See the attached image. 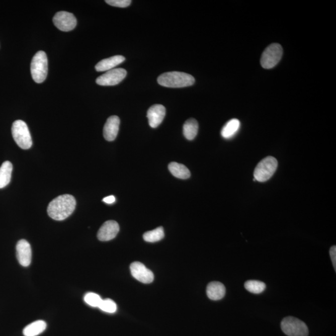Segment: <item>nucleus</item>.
<instances>
[{
  "label": "nucleus",
  "mask_w": 336,
  "mask_h": 336,
  "mask_svg": "<svg viewBox=\"0 0 336 336\" xmlns=\"http://www.w3.org/2000/svg\"><path fill=\"white\" fill-rule=\"evenodd\" d=\"M75 206L74 197L70 194H64L53 199L49 203L47 211L52 219L63 220L73 213Z\"/></svg>",
  "instance_id": "nucleus-1"
},
{
  "label": "nucleus",
  "mask_w": 336,
  "mask_h": 336,
  "mask_svg": "<svg viewBox=\"0 0 336 336\" xmlns=\"http://www.w3.org/2000/svg\"><path fill=\"white\" fill-rule=\"evenodd\" d=\"M161 86L170 88H181L193 86L195 82L193 76L185 72H169L162 73L157 78Z\"/></svg>",
  "instance_id": "nucleus-2"
},
{
  "label": "nucleus",
  "mask_w": 336,
  "mask_h": 336,
  "mask_svg": "<svg viewBox=\"0 0 336 336\" xmlns=\"http://www.w3.org/2000/svg\"><path fill=\"white\" fill-rule=\"evenodd\" d=\"M48 71V57L44 51H39L33 57L31 64V72L33 79L40 83L46 80Z\"/></svg>",
  "instance_id": "nucleus-3"
},
{
  "label": "nucleus",
  "mask_w": 336,
  "mask_h": 336,
  "mask_svg": "<svg viewBox=\"0 0 336 336\" xmlns=\"http://www.w3.org/2000/svg\"><path fill=\"white\" fill-rule=\"evenodd\" d=\"M278 161L275 157L268 156L262 159L255 169L254 179L264 183L270 179L277 169Z\"/></svg>",
  "instance_id": "nucleus-4"
},
{
  "label": "nucleus",
  "mask_w": 336,
  "mask_h": 336,
  "mask_svg": "<svg viewBox=\"0 0 336 336\" xmlns=\"http://www.w3.org/2000/svg\"><path fill=\"white\" fill-rule=\"evenodd\" d=\"M13 138L18 146L23 149H30L33 141L27 125L22 120H17L13 123L12 128Z\"/></svg>",
  "instance_id": "nucleus-5"
},
{
  "label": "nucleus",
  "mask_w": 336,
  "mask_h": 336,
  "mask_svg": "<svg viewBox=\"0 0 336 336\" xmlns=\"http://www.w3.org/2000/svg\"><path fill=\"white\" fill-rule=\"evenodd\" d=\"M283 332L288 336H308V327L303 321L296 317L288 316L281 323Z\"/></svg>",
  "instance_id": "nucleus-6"
},
{
  "label": "nucleus",
  "mask_w": 336,
  "mask_h": 336,
  "mask_svg": "<svg viewBox=\"0 0 336 336\" xmlns=\"http://www.w3.org/2000/svg\"><path fill=\"white\" fill-rule=\"evenodd\" d=\"M283 56V49L279 44L274 43L265 50L261 57V65L264 69H272L276 66Z\"/></svg>",
  "instance_id": "nucleus-7"
},
{
  "label": "nucleus",
  "mask_w": 336,
  "mask_h": 336,
  "mask_svg": "<svg viewBox=\"0 0 336 336\" xmlns=\"http://www.w3.org/2000/svg\"><path fill=\"white\" fill-rule=\"evenodd\" d=\"M127 74V70L122 68L112 69L97 78L96 83L102 86L117 85L124 79Z\"/></svg>",
  "instance_id": "nucleus-8"
},
{
  "label": "nucleus",
  "mask_w": 336,
  "mask_h": 336,
  "mask_svg": "<svg viewBox=\"0 0 336 336\" xmlns=\"http://www.w3.org/2000/svg\"><path fill=\"white\" fill-rule=\"evenodd\" d=\"M55 26L60 31L67 32L72 31L77 25V20L72 13L66 12H59L53 18Z\"/></svg>",
  "instance_id": "nucleus-9"
},
{
  "label": "nucleus",
  "mask_w": 336,
  "mask_h": 336,
  "mask_svg": "<svg viewBox=\"0 0 336 336\" xmlns=\"http://www.w3.org/2000/svg\"><path fill=\"white\" fill-rule=\"evenodd\" d=\"M130 271L132 276L139 282L144 284H148L153 282V273L140 262H133L131 264Z\"/></svg>",
  "instance_id": "nucleus-10"
},
{
  "label": "nucleus",
  "mask_w": 336,
  "mask_h": 336,
  "mask_svg": "<svg viewBox=\"0 0 336 336\" xmlns=\"http://www.w3.org/2000/svg\"><path fill=\"white\" fill-rule=\"evenodd\" d=\"M119 230V225L116 221L109 220L100 228L97 233V237L99 240L102 241L111 240L116 237Z\"/></svg>",
  "instance_id": "nucleus-11"
},
{
  "label": "nucleus",
  "mask_w": 336,
  "mask_h": 336,
  "mask_svg": "<svg viewBox=\"0 0 336 336\" xmlns=\"http://www.w3.org/2000/svg\"><path fill=\"white\" fill-rule=\"evenodd\" d=\"M17 257L18 262L23 267H27L31 264L32 250L30 243L26 240H20L17 245Z\"/></svg>",
  "instance_id": "nucleus-12"
},
{
  "label": "nucleus",
  "mask_w": 336,
  "mask_h": 336,
  "mask_svg": "<svg viewBox=\"0 0 336 336\" xmlns=\"http://www.w3.org/2000/svg\"><path fill=\"white\" fill-rule=\"evenodd\" d=\"M166 115V109L162 105L156 104L151 106L147 112L149 126L156 128L161 124Z\"/></svg>",
  "instance_id": "nucleus-13"
},
{
  "label": "nucleus",
  "mask_w": 336,
  "mask_h": 336,
  "mask_svg": "<svg viewBox=\"0 0 336 336\" xmlns=\"http://www.w3.org/2000/svg\"><path fill=\"white\" fill-rule=\"evenodd\" d=\"M120 123L119 117L115 115L107 119L104 128V136L107 141H112L117 138L119 131Z\"/></svg>",
  "instance_id": "nucleus-14"
},
{
  "label": "nucleus",
  "mask_w": 336,
  "mask_h": 336,
  "mask_svg": "<svg viewBox=\"0 0 336 336\" xmlns=\"http://www.w3.org/2000/svg\"><path fill=\"white\" fill-rule=\"evenodd\" d=\"M125 60V57L122 56H115L109 58L102 60L97 63L96 65V70L97 72L109 71L114 69L118 65L122 64Z\"/></svg>",
  "instance_id": "nucleus-15"
},
{
  "label": "nucleus",
  "mask_w": 336,
  "mask_h": 336,
  "mask_svg": "<svg viewBox=\"0 0 336 336\" xmlns=\"http://www.w3.org/2000/svg\"><path fill=\"white\" fill-rule=\"evenodd\" d=\"M207 295L210 300L217 301L221 300L225 295V287L222 283L213 282L207 287Z\"/></svg>",
  "instance_id": "nucleus-16"
},
{
  "label": "nucleus",
  "mask_w": 336,
  "mask_h": 336,
  "mask_svg": "<svg viewBox=\"0 0 336 336\" xmlns=\"http://www.w3.org/2000/svg\"><path fill=\"white\" fill-rule=\"evenodd\" d=\"M168 168L171 173L179 179L186 180L191 177L190 171L184 164L172 162L169 164Z\"/></svg>",
  "instance_id": "nucleus-17"
},
{
  "label": "nucleus",
  "mask_w": 336,
  "mask_h": 336,
  "mask_svg": "<svg viewBox=\"0 0 336 336\" xmlns=\"http://www.w3.org/2000/svg\"><path fill=\"white\" fill-rule=\"evenodd\" d=\"M13 165L11 162L5 161L0 167V189L6 187L11 181Z\"/></svg>",
  "instance_id": "nucleus-18"
},
{
  "label": "nucleus",
  "mask_w": 336,
  "mask_h": 336,
  "mask_svg": "<svg viewBox=\"0 0 336 336\" xmlns=\"http://www.w3.org/2000/svg\"><path fill=\"white\" fill-rule=\"evenodd\" d=\"M46 322L42 320H39L32 322L25 327L23 329V334L25 336H36L41 334L46 329Z\"/></svg>",
  "instance_id": "nucleus-19"
},
{
  "label": "nucleus",
  "mask_w": 336,
  "mask_h": 336,
  "mask_svg": "<svg viewBox=\"0 0 336 336\" xmlns=\"http://www.w3.org/2000/svg\"><path fill=\"white\" fill-rule=\"evenodd\" d=\"M199 125L195 119H190L186 121L183 126V134L188 140H193L198 135Z\"/></svg>",
  "instance_id": "nucleus-20"
},
{
  "label": "nucleus",
  "mask_w": 336,
  "mask_h": 336,
  "mask_svg": "<svg viewBox=\"0 0 336 336\" xmlns=\"http://www.w3.org/2000/svg\"><path fill=\"white\" fill-rule=\"evenodd\" d=\"M240 127V121L233 119L228 121L224 126L221 131V135L224 138H230L234 136L239 130Z\"/></svg>",
  "instance_id": "nucleus-21"
},
{
  "label": "nucleus",
  "mask_w": 336,
  "mask_h": 336,
  "mask_svg": "<svg viewBox=\"0 0 336 336\" xmlns=\"http://www.w3.org/2000/svg\"><path fill=\"white\" fill-rule=\"evenodd\" d=\"M164 237V232L163 228L159 227L155 229L148 231L144 233V240L147 242H156V241H160Z\"/></svg>",
  "instance_id": "nucleus-22"
},
{
  "label": "nucleus",
  "mask_w": 336,
  "mask_h": 336,
  "mask_svg": "<svg viewBox=\"0 0 336 336\" xmlns=\"http://www.w3.org/2000/svg\"><path fill=\"white\" fill-rule=\"evenodd\" d=\"M246 290L254 294H260L264 292L266 288L264 282L258 280H248L244 285Z\"/></svg>",
  "instance_id": "nucleus-23"
},
{
  "label": "nucleus",
  "mask_w": 336,
  "mask_h": 336,
  "mask_svg": "<svg viewBox=\"0 0 336 336\" xmlns=\"http://www.w3.org/2000/svg\"><path fill=\"white\" fill-rule=\"evenodd\" d=\"M84 301L89 305L92 307H95V308H99L100 304H101L102 299L101 296L94 293H87L84 296Z\"/></svg>",
  "instance_id": "nucleus-24"
},
{
  "label": "nucleus",
  "mask_w": 336,
  "mask_h": 336,
  "mask_svg": "<svg viewBox=\"0 0 336 336\" xmlns=\"http://www.w3.org/2000/svg\"><path fill=\"white\" fill-rule=\"evenodd\" d=\"M99 308L102 311L109 312V313H114V312L117 311V309L116 303L114 301L110 300V299L102 300Z\"/></svg>",
  "instance_id": "nucleus-25"
},
{
  "label": "nucleus",
  "mask_w": 336,
  "mask_h": 336,
  "mask_svg": "<svg viewBox=\"0 0 336 336\" xmlns=\"http://www.w3.org/2000/svg\"><path fill=\"white\" fill-rule=\"evenodd\" d=\"M106 2L113 7L126 8L130 6L132 1L131 0H107Z\"/></svg>",
  "instance_id": "nucleus-26"
},
{
  "label": "nucleus",
  "mask_w": 336,
  "mask_h": 336,
  "mask_svg": "<svg viewBox=\"0 0 336 336\" xmlns=\"http://www.w3.org/2000/svg\"><path fill=\"white\" fill-rule=\"evenodd\" d=\"M330 258H331V261L332 262L333 267L335 271H336V246L335 245L332 246L330 249L329 251Z\"/></svg>",
  "instance_id": "nucleus-27"
},
{
  "label": "nucleus",
  "mask_w": 336,
  "mask_h": 336,
  "mask_svg": "<svg viewBox=\"0 0 336 336\" xmlns=\"http://www.w3.org/2000/svg\"><path fill=\"white\" fill-rule=\"evenodd\" d=\"M107 204H111L115 202V198L114 196H107L102 200Z\"/></svg>",
  "instance_id": "nucleus-28"
}]
</instances>
